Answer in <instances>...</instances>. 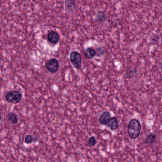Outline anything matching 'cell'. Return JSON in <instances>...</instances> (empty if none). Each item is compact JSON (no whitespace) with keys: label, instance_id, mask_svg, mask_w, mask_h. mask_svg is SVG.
Instances as JSON below:
<instances>
[{"label":"cell","instance_id":"cell-1","mask_svg":"<svg viewBox=\"0 0 162 162\" xmlns=\"http://www.w3.org/2000/svg\"><path fill=\"white\" fill-rule=\"evenodd\" d=\"M128 133L130 138L136 139L139 137L141 130V125L137 119L130 120L128 124Z\"/></svg>","mask_w":162,"mask_h":162},{"label":"cell","instance_id":"cell-2","mask_svg":"<svg viewBox=\"0 0 162 162\" xmlns=\"http://www.w3.org/2000/svg\"><path fill=\"white\" fill-rule=\"evenodd\" d=\"M5 98L8 103L17 104L22 101V94L18 91H12L6 93Z\"/></svg>","mask_w":162,"mask_h":162},{"label":"cell","instance_id":"cell-3","mask_svg":"<svg viewBox=\"0 0 162 162\" xmlns=\"http://www.w3.org/2000/svg\"><path fill=\"white\" fill-rule=\"evenodd\" d=\"M71 63L76 69H80L82 64V57L79 52L73 51L70 55Z\"/></svg>","mask_w":162,"mask_h":162},{"label":"cell","instance_id":"cell-4","mask_svg":"<svg viewBox=\"0 0 162 162\" xmlns=\"http://www.w3.org/2000/svg\"><path fill=\"white\" fill-rule=\"evenodd\" d=\"M46 69L51 73L54 74L58 71L59 63L56 58H51L46 63Z\"/></svg>","mask_w":162,"mask_h":162},{"label":"cell","instance_id":"cell-5","mask_svg":"<svg viewBox=\"0 0 162 162\" xmlns=\"http://www.w3.org/2000/svg\"><path fill=\"white\" fill-rule=\"evenodd\" d=\"M107 127L110 129V130H115L119 128V122L116 117H112L110 118L106 124Z\"/></svg>","mask_w":162,"mask_h":162},{"label":"cell","instance_id":"cell-6","mask_svg":"<svg viewBox=\"0 0 162 162\" xmlns=\"http://www.w3.org/2000/svg\"><path fill=\"white\" fill-rule=\"evenodd\" d=\"M47 38L48 41L54 44L58 43L60 39L59 35L58 33L54 31H52L48 33Z\"/></svg>","mask_w":162,"mask_h":162},{"label":"cell","instance_id":"cell-7","mask_svg":"<svg viewBox=\"0 0 162 162\" xmlns=\"http://www.w3.org/2000/svg\"><path fill=\"white\" fill-rule=\"evenodd\" d=\"M111 118V114L108 111H104L100 114L99 118V121L100 124L106 125L109 119Z\"/></svg>","mask_w":162,"mask_h":162},{"label":"cell","instance_id":"cell-8","mask_svg":"<svg viewBox=\"0 0 162 162\" xmlns=\"http://www.w3.org/2000/svg\"><path fill=\"white\" fill-rule=\"evenodd\" d=\"M75 4L73 0H65V8L68 12H73L75 9Z\"/></svg>","mask_w":162,"mask_h":162},{"label":"cell","instance_id":"cell-9","mask_svg":"<svg viewBox=\"0 0 162 162\" xmlns=\"http://www.w3.org/2000/svg\"><path fill=\"white\" fill-rule=\"evenodd\" d=\"M96 55V51L91 48H88L85 50V56L88 59H93Z\"/></svg>","mask_w":162,"mask_h":162},{"label":"cell","instance_id":"cell-10","mask_svg":"<svg viewBox=\"0 0 162 162\" xmlns=\"http://www.w3.org/2000/svg\"><path fill=\"white\" fill-rule=\"evenodd\" d=\"M96 21L99 23H103L106 20V15L103 11H99L97 13L96 17Z\"/></svg>","mask_w":162,"mask_h":162},{"label":"cell","instance_id":"cell-11","mask_svg":"<svg viewBox=\"0 0 162 162\" xmlns=\"http://www.w3.org/2000/svg\"><path fill=\"white\" fill-rule=\"evenodd\" d=\"M8 118L9 121L12 124H16L18 122V119L17 116H16L15 113H13V112H11V113L8 114Z\"/></svg>","mask_w":162,"mask_h":162},{"label":"cell","instance_id":"cell-12","mask_svg":"<svg viewBox=\"0 0 162 162\" xmlns=\"http://www.w3.org/2000/svg\"><path fill=\"white\" fill-rule=\"evenodd\" d=\"M156 140V135L154 133L150 134L146 137L145 143L147 144H153Z\"/></svg>","mask_w":162,"mask_h":162},{"label":"cell","instance_id":"cell-13","mask_svg":"<svg viewBox=\"0 0 162 162\" xmlns=\"http://www.w3.org/2000/svg\"><path fill=\"white\" fill-rule=\"evenodd\" d=\"M37 139L36 137H33V136L30 135H27L25 137L24 142L27 144H31L32 142H36L37 141Z\"/></svg>","mask_w":162,"mask_h":162},{"label":"cell","instance_id":"cell-14","mask_svg":"<svg viewBox=\"0 0 162 162\" xmlns=\"http://www.w3.org/2000/svg\"><path fill=\"white\" fill-rule=\"evenodd\" d=\"M96 143H97V141H96V138L94 136H92L88 139V145L90 147H93L95 146Z\"/></svg>","mask_w":162,"mask_h":162},{"label":"cell","instance_id":"cell-15","mask_svg":"<svg viewBox=\"0 0 162 162\" xmlns=\"http://www.w3.org/2000/svg\"><path fill=\"white\" fill-rule=\"evenodd\" d=\"M160 68H161V71L162 72V62L161 63V65H160Z\"/></svg>","mask_w":162,"mask_h":162},{"label":"cell","instance_id":"cell-16","mask_svg":"<svg viewBox=\"0 0 162 162\" xmlns=\"http://www.w3.org/2000/svg\"><path fill=\"white\" fill-rule=\"evenodd\" d=\"M1 113H0V122H1Z\"/></svg>","mask_w":162,"mask_h":162},{"label":"cell","instance_id":"cell-17","mask_svg":"<svg viewBox=\"0 0 162 162\" xmlns=\"http://www.w3.org/2000/svg\"><path fill=\"white\" fill-rule=\"evenodd\" d=\"M0 1H1V0H0Z\"/></svg>","mask_w":162,"mask_h":162}]
</instances>
